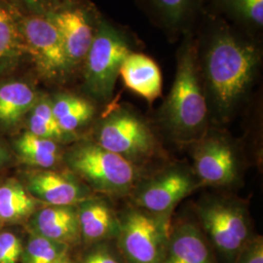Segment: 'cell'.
Returning a JSON list of instances; mask_svg holds the SVG:
<instances>
[{"label":"cell","mask_w":263,"mask_h":263,"mask_svg":"<svg viewBox=\"0 0 263 263\" xmlns=\"http://www.w3.org/2000/svg\"><path fill=\"white\" fill-rule=\"evenodd\" d=\"M260 51L226 27L215 29L206 42L199 64L209 111L228 121L254 82Z\"/></svg>","instance_id":"1"},{"label":"cell","mask_w":263,"mask_h":263,"mask_svg":"<svg viewBox=\"0 0 263 263\" xmlns=\"http://www.w3.org/2000/svg\"><path fill=\"white\" fill-rule=\"evenodd\" d=\"M208 117L209 106L199 68L197 46L187 37L178 53L175 81L162 107V119L179 141H197L206 135Z\"/></svg>","instance_id":"2"},{"label":"cell","mask_w":263,"mask_h":263,"mask_svg":"<svg viewBox=\"0 0 263 263\" xmlns=\"http://www.w3.org/2000/svg\"><path fill=\"white\" fill-rule=\"evenodd\" d=\"M66 160L69 169L94 190L105 195H131L140 179L138 166L95 141L76 145L66 154Z\"/></svg>","instance_id":"3"},{"label":"cell","mask_w":263,"mask_h":263,"mask_svg":"<svg viewBox=\"0 0 263 263\" xmlns=\"http://www.w3.org/2000/svg\"><path fill=\"white\" fill-rule=\"evenodd\" d=\"M199 221L207 240L223 263H233L254 237L244 202L230 198H212L197 209Z\"/></svg>","instance_id":"4"},{"label":"cell","mask_w":263,"mask_h":263,"mask_svg":"<svg viewBox=\"0 0 263 263\" xmlns=\"http://www.w3.org/2000/svg\"><path fill=\"white\" fill-rule=\"evenodd\" d=\"M170 218L138 207L126 209L119 216L116 239L125 262L163 263L172 229Z\"/></svg>","instance_id":"5"},{"label":"cell","mask_w":263,"mask_h":263,"mask_svg":"<svg viewBox=\"0 0 263 263\" xmlns=\"http://www.w3.org/2000/svg\"><path fill=\"white\" fill-rule=\"evenodd\" d=\"M95 142L136 166L158 153V141L149 126L125 107L113 109L100 122Z\"/></svg>","instance_id":"6"},{"label":"cell","mask_w":263,"mask_h":263,"mask_svg":"<svg viewBox=\"0 0 263 263\" xmlns=\"http://www.w3.org/2000/svg\"><path fill=\"white\" fill-rule=\"evenodd\" d=\"M130 53L121 32L100 22L84 60L85 81L91 94L101 100L111 98L123 62Z\"/></svg>","instance_id":"7"},{"label":"cell","mask_w":263,"mask_h":263,"mask_svg":"<svg viewBox=\"0 0 263 263\" xmlns=\"http://www.w3.org/2000/svg\"><path fill=\"white\" fill-rule=\"evenodd\" d=\"M200 185L202 184L193 173L185 168L173 167L139 181L131 195L135 207L171 217L174 208Z\"/></svg>","instance_id":"8"},{"label":"cell","mask_w":263,"mask_h":263,"mask_svg":"<svg viewBox=\"0 0 263 263\" xmlns=\"http://www.w3.org/2000/svg\"><path fill=\"white\" fill-rule=\"evenodd\" d=\"M20 30L26 52L29 53L43 76L57 78L71 68L61 36L48 18H27L23 21Z\"/></svg>","instance_id":"9"},{"label":"cell","mask_w":263,"mask_h":263,"mask_svg":"<svg viewBox=\"0 0 263 263\" xmlns=\"http://www.w3.org/2000/svg\"><path fill=\"white\" fill-rule=\"evenodd\" d=\"M194 175L203 185L227 186L235 183L240 163L235 148L219 135L204 136L193 152Z\"/></svg>","instance_id":"10"},{"label":"cell","mask_w":263,"mask_h":263,"mask_svg":"<svg viewBox=\"0 0 263 263\" xmlns=\"http://www.w3.org/2000/svg\"><path fill=\"white\" fill-rule=\"evenodd\" d=\"M28 191L50 206H74L91 197L90 189L72 175L43 170L28 177Z\"/></svg>","instance_id":"11"},{"label":"cell","mask_w":263,"mask_h":263,"mask_svg":"<svg viewBox=\"0 0 263 263\" xmlns=\"http://www.w3.org/2000/svg\"><path fill=\"white\" fill-rule=\"evenodd\" d=\"M81 239L86 243L100 244L116 240L120 221L110 204L104 199L90 197L76 207Z\"/></svg>","instance_id":"12"},{"label":"cell","mask_w":263,"mask_h":263,"mask_svg":"<svg viewBox=\"0 0 263 263\" xmlns=\"http://www.w3.org/2000/svg\"><path fill=\"white\" fill-rule=\"evenodd\" d=\"M47 18L56 27L70 66L84 61L94 39L93 28L84 12L80 9L62 10L51 13Z\"/></svg>","instance_id":"13"},{"label":"cell","mask_w":263,"mask_h":263,"mask_svg":"<svg viewBox=\"0 0 263 263\" xmlns=\"http://www.w3.org/2000/svg\"><path fill=\"white\" fill-rule=\"evenodd\" d=\"M163 263H216L202 229L192 222L172 227Z\"/></svg>","instance_id":"14"},{"label":"cell","mask_w":263,"mask_h":263,"mask_svg":"<svg viewBox=\"0 0 263 263\" xmlns=\"http://www.w3.org/2000/svg\"><path fill=\"white\" fill-rule=\"evenodd\" d=\"M119 74L128 89L147 102L152 103L161 96V70L149 57L131 52L124 60Z\"/></svg>","instance_id":"15"},{"label":"cell","mask_w":263,"mask_h":263,"mask_svg":"<svg viewBox=\"0 0 263 263\" xmlns=\"http://www.w3.org/2000/svg\"><path fill=\"white\" fill-rule=\"evenodd\" d=\"M33 228L35 234L67 246L81 239L74 206H49L40 210L34 216Z\"/></svg>","instance_id":"16"},{"label":"cell","mask_w":263,"mask_h":263,"mask_svg":"<svg viewBox=\"0 0 263 263\" xmlns=\"http://www.w3.org/2000/svg\"><path fill=\"white\" fill-rule=\"evenodd\" d=\"M36 94L25 82L13 81L0 86V124L14 125L36 104Z\"/></svg>","instance_id":"17"},{"label":"cell","mask_w":263,"mask_h":263,"mask_svg":"<svg viewBox=\"0 0 263 263\" xmlns=\"http://www.w3.org/2000/svg\"><path fill=\"white\" fill-rule=\"evenodd\" d=\"M51 104L57 122L66 135L82 127L94 114L92 104L72 95H59Z\"/></svg>","instance_id":"18"},{"label":"cell","mask_w":263,"mask_h":263,"mask_svg":"<svg viewBox=\"0 0 263 263\" xmlns=\"http://www.w3.org/2000/svg\"><path fill=\"white\" fill-rule=\"evenodd\" d=\"M17 151L21 157L31 166L49 169L61 158L56 141L44 139L28 132L17 141Z\"/></svg>","instance_id":"19"},{"label":"cell","mask_w":263,"mask_h":263,"mask_svg":"<svg viewBox=\"0 0 263 263\" xmlns=\"http://www.w3.org/2000/svg\"><path fill=\"white\" fill-rule=\"evenodd\" d=\"M69 246L33 234L24 252V263H56L67 255Z\"/></svg>","instance_id":"20"},{"label":"cell","mask_w":263,"mask_h":263,"mask_svg":"<svg viewBox=\"0 0 263 263\" xmlns=\"http://www.w3.org/2000/svg\"><path fill=\"white\" fill-rule=\"evenodd\" d=\"M28 120L29 132L35 136L56 141L66 136L54 116L51 101L36 102Z\"/></svg>","instance_id":"21"},{"label":"cell","mask_w":263,"mask_h":263,"mask_svg":"<svg viewBox=\"0 0 263 263\" xmlns=\"http://www.w3.org/2000/svg\"><path fill=\"white\" fill-rule=\"evenodd\" d=\"M24 51L20 28L8 10L0 4V62L16 59Z\"/></svg>","instance_id":"22"},{"label":"cell","mask_w":263,"mask_h":263,"mask_svg":"<svg viewBox=\"0 0 263 263\" xmlns=\"http://www.w3.org/2000/svg\"><path fill=\"white\" fill-rule=\"evenodd\" d=\"M222 3L236 18L256 28H262L263 0H222Z\"/></svg>","instance_id":"23"},{"label":"cell","mask_w":263,"mask_h":263,"mask_svg":"<svg viewBox=\"0 0 263 263\" xmlns=\"http://www.w3.org/2000/svg\"><path fill=\"white\" fill-rule=\"evenodd\" d=\"M161 19L171 27L179 26L185 19L194 0H151Z\"/></svg>","instance_id":"24"},{"label":"cell","mask_w":263,"mask_h":263,"mask_svg":"<svg viewBox=\"0 0 263 263\" xmlns=\"http://www.w3.org/2000/svg\"><path fill=\"white\" fill-rule=\"evenodd\" d=\"M19 237L11 232L0 234V263H17L23 254Z\"/></svg>","instance_id":"25"},{"label":"cell","mask_w":263,"mask_h":263,"mask_svg":"<svg viewBox=\"0 0 263 263\" xmlns=\"http://www.w3.org/2000/svg\"><path fill=\"white\" fill-rule=\"evenodd\" d=\"M82 263H126L119 251L104 243L97 244L86 254Z\"/></svg>","instance_id":"26"},{"label":"cell","mask_w":263,"mask_h":263,"mask_svg":"<svg viewBox=\"0 0 263 263\" xmlns=\"http://www.w3.org/2000/svg\"><path fill=\"white\" fill-rule=\"evenodd\" d=\"M35 207V203L32 198L25 200L10 201L0 203V218L5 220L18 219L30 214Z\"/></svg>","instance_id":"27"},{"label":"cell","mask_w":263,"mask_h":263,"mask_svg":"<svg viewBox=\"0 0 263 263\" xmlns=\"http://www.w3.org/2000/svg\"><path fill=\"white\" fill-rule=\"evenodd\" d=\"M233 263H263L262 236H254L237 255Z\"/></svg>","instance_id":"28"},{"label":"cell","mask_w":263,"mask_h":263,"mask_svg":"<svg viewBox=\"0 0 263 263\" xmlns=\"http://www.w3.org/2000/svg\"><path fill=\"white\" fill-rule=\"evenodd\" d=\"M29 196L25 189L17 183H7L0 186V203L25 200Z\"/></svg>","instance_id":"29"},{"label":"cell","mask_w":263,"mask_h":263,"mask_svg":"<svg viewBox=\"0 0 263 263\" xmlns=\"http://www.w3.org/2000/svg\"><path fill=\"white\" fill-rule=\"evenodd\" d=\"M26 3H28L29 6L35 7V8H43V6L47 5L51 0H24Z\"/></svg>","instance_id":"30"},{"label":"cell","mask_w":263,"mask_h":263,"mask_svg":"<svg viewBox=\"0 0 263 263\" xmlns=\"http://www.w3.org/2000/svg\"><path fill=\"white\" fill-rule=\"evenodd\" d=\"M56 263H72L70 260H69V258L67 257V255H66V257H64V258H62L61 260H59L58 262Z\"/></svg>","instance_id":"31"},{"label":"cell","mask_w":263,"mask_h":263,"mask_svg":"<svg viewBox=\"0 0 263 263\" xmlns=\"http://www.w3.org/2000/svg\"><path fill=\"white\" fill-rule=\"evenodd\" d=\"M3 158H4V152H3V149L0 147V163H1Z\"/></svg>","instance_id":"32"}]
</instances>
